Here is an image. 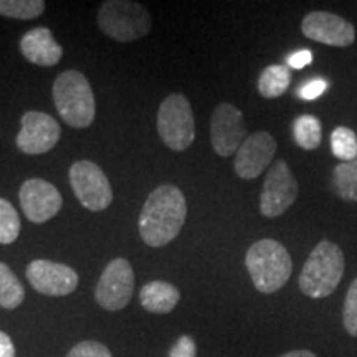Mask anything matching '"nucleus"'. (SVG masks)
I'll list each match as a JSON object with an SVG mask.
<instances>
[{"label":"nucleus","mask_w":357,"mask_h":357,"mask_svg":"<svg viewBox=\"0 0 357 357\" xmlns=\"http://www.w3.org/2000/svg\"><path fill=\"white\" fill-rule=\"evenodd\" d=\"M187 218L184 194L176 185L164 184L151 192L139 215L142 242L153 248L171 243L181 234Z\"/></svg>","instance_id":"1"},{"label":"nucleus","mask_w":357,"mask_h":357,"mask_svg":"<svg viewBox=\"0 0 357 357\" xmlns=\"http://www.w3.org/2000/svg\"><path fill=\"white\" fill-rule=\"evenodd\" d=\"M344 253L329 240L312 248L298 278L303 294L312 300H323L336 291L344 275Z\"/></svg>","instance_id":"2"},{"label":"nucleus","mask_w":357,"mask_h":357,"mask_svg":"<svg viewBox=\"0 0 357 357\" xmlns=\"http://www.w3.org/2000/svg\"><path fill=\"white\" fill-rule=\"evenodd\" d=\"M253 284L263 294L280 291L293 273V261L284 245L271 238L258 240L245 255Z\"/></svg>","instance_id":"3"},{"label":"nucleus","mask_w":357,"mask_h":357,"mask_svg":"<svg viewBox=\"0 0 357 357\" xmlns=\"http://www.w3.org/2000/svg\"><path fill=\"white\" fill-rule=\"evenodd\" d=\"M53 102L61 119L71 128L91 126L96 116V101L91 84L77 70H65L53 82Z\"/></svg>","instance_id":"4"},{"label":"nucleus","mask_w":357,"mask_h":357,"mask_svg":"<svg viewBox=\"0 0 357 357\" xmlns=\"http://www.w3.org/2000/svg\"><path fill=\"white\" fill-rule=\"evenodd\" d=\"M98 26L106 37L129 43L144 38L153 29V17L142 3L131 0H106L98 10Z\"/></svg>","instance_id":"5"},{"label":"nucleus","mask_w":357,"mask_h":357,"mask_svg":"<svg viewBox=\"0 0 357 357\" xmlns=\"http://www.w3.org/2000/svg\"><path fill=\"white\" fill-rule=\"evenodd\" d=\"M158 132L169 149L182 153L195 139V119L190 101L181 93H172L160 102Z\"/></svg>","instance_id":"6"},{"label":"nucleus","mask_w":357,"mask_h":357,"mask_svg":"<svg viewBox=\"0 0 357 357\" xmlns=\"http://www.w3.org/2000/svg\"><path fill=\"white\" fill-rule=\"evenodd\" d=\"M70 185L79 204L91 212H102L113 202V189L102 169L91 160H78L70 167Z\"/></svg>","instance_id":"7"},{"label":"nucleus","mask_w":357,"mask_h":357,"mask_svg":"<svg viewBox=\"0 0 357 357\" xmlns=\"http://www.w3.org/2000/svg\"><path fill=\"white\" fill-rule=\"evenodd\" d=\"M300 192L296 177L287 160L278 159L266 174L260 195V212L266 218H276L283 215L294 204Z\"/></svg>","instance_id":"8"},{"label":"nucleus","mask_w":357,"mask_h":357,"mask_svg":"<svg viewBox=\"0 0 357 357\" xmlns=\"http://www.w3.org/2000/svg\"><path fill=\"white\" fill-rule=\"evenodd\" d=\"M134 271L126 258H114L106 265L95 289L96 303L106 311H121L134 291Z\"/></svg>","instance_id":"9"},{"label":"nucleus","mask_w":357,"mask_h":357,"mask_svg":"<svg viewBox=\"0 0 357 357\" xmlns=\"http://www.w3.org/2000/svg\"><path fill=\"white\" fill-rule=\"evenodd\" d=\"M247 137V124L242 111L230 102H220L213 109L211 121L213 151L220 158H230L236 154Z\"/></svg>","instance_id":"10"},{"label":"nucleus","mask_w":357,"mask_h":357,"mask_svg":"<svg viewBox=\"0 0 357 357\" xmlns=\"http://www.w3.org/2000/svg\"><path fill=\"white\" fill-rule=\"evenodd\" d=\"M61 137L60 124L42 111H26L22 116V128L17 136V147L24 154L40 155L52 151Z\"/></svg>","instance_id":"11"},{"label":"nucleus","mask_w":357,"mask_h":357,"mask_svg":"<svg viewBox=\"0 0 357 357\" xmlns=\"http://www.w3.org/2000/svg\"><path fill=\"white\" fill-rule=\"evenodd\" d=\"M301 32L306 38L328 47L347 48L356 42V29L349 20L333 12H310L301 22Z\"/></svg>","instance_id":"12"},{"label":"nucleus","mask_w":357,"mask_h":357,"mask_svg":"<svg viewBox=\"0 0 357 357\" xmlns=\"http://www.w3.org/2000/svg\"><path fill=\"white\" fill-rule=\"evenodd\" d=\"M25 275L35 291L47 296H66L73 293L79 283L73 268L52 260L30 261Z\"/></svg>","instance_id":"13"},{"label":"nucleus","mask_w":357,"mask_h":357,"mask_svg":"<svg viewBox=\"0 0 357 357\" xmlns=\"http://www.w3.org/2000/svg\"><path fill=\"white\" fill-rule=\"evenodd\" d=\"M19 199L22 211L32 223H45L63 207L58 189L43 178H29L20 187Z\"/></svg>","instance_id":"14"},{"label":"nucleus","mask_w":357,"mask_h":357,"mask_svg":"<svg viewBox=\"0 0 357 357\" xmlns=\"http://www.w3.org/2000/svg\"><path fill=\"white\" fill-rule=\"evenodd\" d=\"M276 139L268 131L250 134L235 154L234 169L236 176L245 181L257 178L273 162L276 154Z\"/></svg>","instance_id":"15"},{"label":"nucleus","mask_w":357,"mask_h":357,"mask_svg":"<svg viewBox=\"0 0 357 357\" xmlns=\"http://www.w3.org/2000/svg\"><path fill=\"white\" fill-rule=\"evenodd\" d=\"M20 52L30 63L38 66H55L63 56V48L53 37L50 29L37 26L29 30L20 40Z\"/></svg>","instance_id":"16"},{"label":"nucleus","mask_w":357,"mask_h":357,"mask_svg":"<svg viewBox=\"0 0 357 357\" xmlns=\"http://www.w3.org/2000/svg\"><path fill=\"white\" fill-rule=\"evenodd\" d=\"M181 291L167 281H149L141 288L139 301L147 312L153 314H167L177 306Z\"/></svg>","instance_id":"17"},{"label":"nucleus","mask_w":357,"mask_h":357,"mask_svg":"<svg viewBox=\"0 0 357 357\" xmlns=\"http://www.w3.org/2000/svg\"><path fill=\"white\" fill-rule=\"evenodd\" d=\"M291 84V71L284 65H270L258 77V93L266 100H275L287 93Z\"/></svg>","instance_id":"18"},{"label":"nucleus","mask_w":357,"mask_h":357,"mask_svg":"<svg viewBox=\"0 0 357 357\" xmlns=\"http://www.w3.org/2000/svg\"><path fill=\"white\" fill-rule=\"evenodd\" d=\"M25 300V289L12 268L0 261V307L15 310Z\"/></svg>","instance_id":"19"},{"label":"nucleus","mask_w":357,"mask_h":357,"mask_svg":"<svg viewBox=\"0 0 357 357\" xmlns=\"http://www.w3.org/2000/svg\"><path fill=\"white\" fill-rule=\"evenodd\" d=\"M331 184L339 199L357 202V159L334 167Z\"/></svg>","instance_id":"20"},{"label":"nucleus","mask_w":357,"mask_h":357,"mask_svg":"<svg viewBox=\"0 0 357 357\" xmlns=\"http://www.w3.org/2000/svg\"><path fill=\"white\" fill-rule=\"evenodd\" d=\"M296 144L305 151H316L323 141V126L316 116L303 114L293 124Z\"/></svg>","instance_id":"21"},{"label":"nucleus","mask_w":357,"mask_h":357,"mask_svg":"<svg viewBox=\"0 0 357 357\" xmlns=\"http://www.w3.org/2000/svg\"><path fill=\"white\" fill-rule=\"evenodd\" d=\"M47 3L43 0H0V15L17 20H32L42 15Z\"/></svg>","instance_id":"22"},{"label":"nucleus","mask_w":357,"mask_h":357,"mask_svg":"<svg viewBox=\"0 0 357 357\" xmlns=\"http://www.w3.org/2000/svg\"><path fill=\"white\" fill-rule=\"evenodd\" d=\"M331 149L334 158L341 162H351L357 159V136L352 129L337 126L331 132Z\"/></svg>","instance_id":"23"},{"label":"nucleus","mask_w":357,"mask_h":357,"mask_svg":"<svg viewBox=\"0 0 357 357\" xmlns=\"http://www.w3.org/2000/svg\"><path fill=\"white\" fill-rule=\"evenodd\" d=\"M20 235V217L15 207L0 199V245H10Z\"/></svg>","instance_id":"24"},{"label":"nucleus","mask_w":357,"mask_h":357,"mask_svg":"<svg viewBox=\"0 0 357 357\" xmlns=\"http://www.w3.org/2000/svg\"><path fill=\"white\" fill-rule=\"evenodd\" d=\"M342 324L347 334L357 337V278L352 281L346 293L344 307H342Z\"/></svg>","instance_id":"25"},{"label":"nucleus","mask_w":357,"mask_h":357,"mask_svg":"<svg viewBox=\"0 0 357 357\" xmlns=\"http://www.w3.org/2000/svg\"><path fill=\"white\" fill-rule=\"evenodd\" d=\"M66 357H113V354L102 342L82 341L75 347H71Z\"/></svg>","instance_id":"26"},{"label":"nucleus","mask_w":357,"mask_h":357,"mask_svg":"<svg viewBox=\"0 0 357 357\" xmlns=\"http://www.w3.org/2000/svg\"><path fill=\"white\" fill-rule=\"evenodd\" d=\"M169 357H197V347L190 336H181L172 346Z\"/></svg>","instance_id":"27"},{"label":"nucleus","mask_w":357,"mask_h":357,"mask_svg":"<svg viewBox=\"0 0 357 357\" xmlns=\"http://www.w3.org/2000/svg\"><path fill=\"white\" fill-rule=\"evenodd\" d=\"M326 86H328V84H326V83L323 82V79H316V82L307 83L306 86L303 88L301 91H300V95H301L303 100H306V101L316 100V98L323 95Z\"/></svg>","instance_id":"28"},{"label":"nucleus","mask_w":357,"mask_h":357,"mask_svg":"<svg viewBox=\"0 0 357 357\" xmlns=\"http://www.w3.org/2000/svg\"><path fill=\"white\" fill-rule=\"evenodd\" d=\"M311 60H312V55L310 50H300V52L293 53V55L288 58V65L291 66V68L300 70V68H303V66L310 65Z\"/></svg>","instance_id":"29"},{"label":"nucleus","mask_w":357,"mask_h":357,"mask_svg":"<svg viewBox=\"0 0 357 357\" xmlns=\"http://www.w3.org/2000/svg\"><path fill=\"white\" fill-rule=\"evenodd\" d=\"M0 357H15V346L8 334L0 331Z\"/></svg>","instance_id":"30"},{"label":"nucleus","mask_w":357,"mask_h":357,"mask_svg":"<svg viewBox=\"0 0 357 357\" xmlns=\"http://www.w3.org/2000/svg\"><path fill=\"white\" fill-rule=\"evenodd\" d=\"M280 357H316V354L312 351H307V349H294V351H289V352H287V354H283Z\"/></svg>","instance_id":"31"}]
</instances>
